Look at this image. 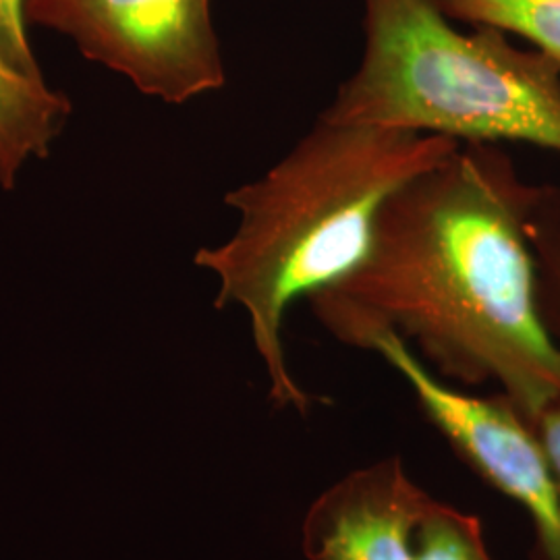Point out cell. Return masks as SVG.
<instances>
[{
	"instance_id": "cell-3",
	"label": "cell",
	"mask_w": 560,
	"mask_h": 560,
	"mask_svg": "<svg viewBox=\"0 0 560 560\" xmlns=\"http://www.w3.org/2000/svg\"><path fill=\"white\" fill-rule=\"evenodd\" d=\"M322 119L560 154V65L432 0H363V55Z\"/></svg>"
},
{
	"instance_id": "cell-4",
	"label": "cell",
	"mask_w": 560,
	"mask_h": 560,
	"mask_svg": "<svg viewBox=\"0 0 560 560\" xmlns=\"http://www.w3.org/2000/svg\"><path fill=\"white\" fill-rule=\"evenodd\" d=\"M25 18L69 36L145 96L183 104L224 85L210 0H25Z\"/></svg>"
},
{
	"instance_id": "cell-10",
	"label": "cell",
	"mask_w": 560,
	"mask_h": 560,
	"mask_svg": "<svg viewBox=\"0 0 560 560\" xmlns=\"http://www.w3.org/2000/svg\"><path fill=\"white\" fill-rule=\"evenodd\" d=\"M416 560H494L476 515L430 499L413 532Z\"/></svg>"
},
{
	"instance_id": "cell-2",
	"label": "cell",
	"mask_w": 560,
	"mask_h": 560,
	"mask_svg": "<svg viewBox=\"0 0 560 560\" xmlns=\"http://www.w3.org/2000/svg\"><path fill=\"white\" fill-rule=\"evenodd\" d=\"M459 145L444 136L318 117L266 175L226 194L240 226L194 261L221 282L219 310L240 305L249 316L277 407L310 409V395L284 353L291 303L353 272L372 245L386 200Z\"/></svg>"
},
{
	"instance_id": "cell-11",
	"label": "cell",
	"mask_w": 560,
	"mask_h": 560,
	"mask_svg": "<svg viewBox=\"0 0 560 560\" xmlns=\"http://www.w3.org/2000/svg\"><path fill=\"white\" fill-rule=\"evenodd\" d=\"M0 55L21 75L44 80L25 34V0H0Z\"/></svg>"
},
{
	"instance_id": "cell-12",
	"label": "cell",
	"mask_w": 560,
	"mask_h": 560,
	"mask_svg": "<svg viewBox=\"0 0 560 560\" xmlns=\"http://www.w3.org/2000/svg\"><path fill=\"white\" fill-rule=\"evenodd\" d=\"M527 423L534 428L536 436L540 439L541 448L548 457L552 476L557 481L560 501V399L548 402L540 413Z\"/></svg>"
},
{
	"instance_id": "cell-6",
	"label": "cell",
	"mask_w": 560,
	"mask_h": 560,
	"mask_svg": "<svg viewBox=\"0 0 560 560\" xmlns=\"http://www.w3.org/2000/svg\"><path fill=\"white\" fill-rule=\"evenodd\" d=\"M399 457L376 460L326 488L301 523L307 560H416L413 532L430 502Z\"/></svg>"
},
{
	"instance_id": "cell-1",
	"label": "cell",
	"mask_w": 560,
	"mask_h": 560,
	"mask_svg": "<svg viewBox=\"0 0 560 560\" xmlns=\"http://www.w3.org/2000/svg\"><path fill=\"white\" fill-rule=\"evenodd\" d=\"M534 185L492 143H460L382 206L345 279L307 298L340 342L411 340L446 378L497 382L525 421L560 399V349L538 303L525 217Z\"/></svg>"
},
{
	"instance_id": "cell-5",
	"label": "cell",
	"mask_w": 560,
	"mask_h": 560,
	"mask_svg": "<svg viewBox=\"0 0 560 560\" xmlns=\"http://www.w3.org/2000/svg\"><path fill=\"white\" fill-rule=\"evenodd\" d=\"M365 349L388 361L413 390L421 411L481 480L517 502L534 529V560H560L557 481L534 428L506 395L471 397L436 378L395 332Z\"/></svg>"
},
{
	"instance_id": "cell-9",
	"label": "cell",
	"mask_w": 560,
	"mask_h": 560,
	"mask_svg": "<svg viewBox=\"0 0 560 560\" xmlns=\"http://www.w3.org/2000/svg\"><path fill=\"white\" fill-rule=\"evenodd\" d=\"M525 229L538 266L541 320L560 349V187L534 185Z\"/></svg>"
},
{
	"instance_id": "cell-7",
	"label": "cell",
	"mask_w": 560,
	"mask_h": 560,
	"mask_svg": "<svg viewBox=\"0 0 560 560\" xmlns=\"http://www.w3.org/2000/svg\"><path fill=\"white\" fill-rule=\"evenodd\" d=\"M71 113L44 80L18 73L0 55V187L13 189L23 164L46 159Z\"/></svg>"
},
{
	"instance_id": "cell-8",
	"label": "cell",
	"mask_w": 560,
	"mask_h": 560,
	"mask_svg": "<svg viewBox=\"0 0 560 560\" xmlns=\"http://www.w3.org/2000/svg\"><path fill=\"white\" fill-rule=\"evenodd\" d=\"M453 21L486 25L532 42L560 65V0H432Z\"/></svg>"
}]
</instances>
